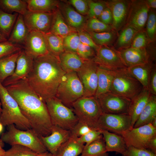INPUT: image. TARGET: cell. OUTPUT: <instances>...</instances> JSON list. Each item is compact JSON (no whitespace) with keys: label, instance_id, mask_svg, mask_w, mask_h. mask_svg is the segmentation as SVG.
<instances>
[{"label":"cell","instance_id":"1","mask_svg":"<svg viewBox=\"0 0 156 156\" xmlns=\"http://www.w3.org/2000/svg\"><path fill=\"white\" fill-rule=\"evenodd\" d=\"M5 87L17 103L34 132L38 137L50 135L53 125L45 102L32 88L27 79Z\"/></svg>","mask_w":156,"mask_h":156},{"label":"cell","instance_id":"2","mask_svg":"<svg viewBox=\"0 0 156 156\" xmlns=\"http://www.w3.org/2000/svg\"><path fill=\"white\" fill-rule=\"evenodd\" d=\"M66 73L60 66L58 57L49 53L34 59L32 68L26 79L36 93L45 101L55 96Z\"/></svg>","mask_w":156,"mask_h":156},{"label":"cell","instance_id":"3","mask_svg":"<svg viewBox=\"0 0 156 156\" xmlns=\"http://www.w3.org/2000/svg\"><path fill=\"white\" fill-rule=\"evenodd\" d=\"M0 100L2 110L0 122L4 126L13 124L20 130L32 129L29 122L22 113L15 100L0 82Z\"/></svg>","mask_w":156,"mask_h":156},{"label":"cell","instance_id":"4","mask_svg":"<svg viewBox=\"0 0 156 156\" xmlns=\"http://www.w3.org/2000/svg\"><path fill=\"white\" fill-rule=\"evenodd\" d=\"M7 131L3 133L1 138L4 142L12 146L19 144L28 147L37 153L47 151L39 137L32 129L23 130L14 125L7 126Z\"/></svg>","mask_w":156,"mask_h":156},{"label":"cell","instance_id":"5","mask_svg":"<svg viewBox=\"0 0 156 156\" xmlns=\"http://www.w3.org/2000/svg\"><path fill=\"white\" fill-rule=\"evenodd\" d=\"M113 70L114 74L110 92L131 100L141 91L142 86L129 72L127 68Z\"/></svg>","mask_w":156,"mask_h":156},{"label":"cell","instance_id":"6","mask_svg":"<svg viewBox=\"0 0 156 156\" xmlns=\"http://www.w3.org/2000/svg\"><path fill=\"white\" fill-rule=\"evenodd\" d=\"M53 125L71 131L78 120L72 109L55 96L45 101Z\"/></svg>","mask_w":156,"mask_h":156},{"label":"cell","instance_id":"7","mask_svg":"<svg viewBox=\"0 0 156 156\" xmlns=\"http://www.w3.org/2000/svg\"><path fill=\"white\" fill-rule=\"evenodd\" d=\"M83 86L77 73L70 72L66 73L62 77L55 97L71 108L73 103L83 97Z\"/></svg>","mask_w":156,"mask_h":156},{"label":"cell","instance_id":"8","mask_svg":"<svg viewBox=\"0 0 156 156\" xmlns=\"http://www.w3.org/2000/svg\"><path fill=\"white\" fill-rule=\"evenodd\" d=\"M71 108L78 121L94 129L102 114L96 98L94 96L82 97L74 102Z\"/></svg>","mask_w":156,"mask_h":156},{"label":"cell","instance_id":"9","mask_svg":"<svg viewBox=\"0 0 156 156\" xmlns=\"http://www.w3.org/2000/svg\"><path fill=\"white\" fill-rule=\"evenodd\" d=\"M132 128L131 119L128 114L102 113L94 129L101 131H107L120 135Z\"/></svg>","mask_w":156,"mask_h":156},{"label":"cell","instance_id":"10","mask_svg":"<svg viewBox=\"0 0 156 156\" xmlns=\"http://www.w3.org/2000/svg\"><path fill=\"white\" fill-rule=\"evenodd\" d=\"M98 66L92 59L85 60L76 72L83 87V97L95 96L97 86Z\"/></svg>","mask_w":156,"mask_h":156},{"label":"cell","instance_id":"11","mask_svg":"<svg viewBox=\"0 0 156 156\" xmlns=\"http://www.w3.org/2000/svg\"><path fill=\"white\" fill-rule=\"evenodd\" d=\"M127 146H131L140 149H146L150 139L156 135V128L151 123L136 128H132L120 135Z\"/></svg>","mask_w":156,"mask_h":156},{"label":"cell","instance_id":"12","mask_svg":"<svg viewBox=\"0 0 156 156\" xmlns=\"http://www.w3.org/2000/svg\"><path fill=\"white\" fill-rule=\"evenodd\" d=\"M102 113L112 114H128L131 100L111 92L96 97Z\"/></svg>","mask_w":156,"mask_h":156},{"label":"cell","instance_id":"13","mask_svg":"<svg viewBox=\"0 0 156 156\" xmlns=\"http://www.w3.org/2000/svg\"><path fill=\"white\" fill-rule=\"evenodd\" d=\"M150 8L146 0L131 1L126 25L139 31L143 30L148 18Z\"/></svg>","mask_w":156,"mask_h":156},{"label":"cell","instance_id":"14","mask_svg":"<svg viewBox=\"0 0 156 156\" xmlns=\"http://www.w3.org/2000/svg\"><path fill=\"white\" fill-rule=\"evenodd\" d=\"M22 46L23 50L34 59L49 53L44 33L29 31Z\"/></svg>","mask_w":156,"mask_h":156},{"label":"cell","instance_id":"15","mask_svg":"<svg viewBox=\"0 0 156 156\" xmlns=\"http://www.w3.org/2000/svg\"><path fill=\"white\" fill-rule=\"evenodd\" d=\"M98 65L111 70L127 68L118 51L108 46H101L92 59Z\"/></svg>","mask_w":156,"mask_h":156},{"label":"cell","instance_id":"16","mask_svg":"<svg viewBox=\"0 0 156 156\" xmlns=\"http://www.w3.org/2000/svg\"><path fill=\"white\" fill-rule=\"evenodd\" d=\"M53 14L28 11L23 17L29 31H35L45 34L50 31Z\"/></svg>","mask_w":156,"mask_h":156},{"label":"cell","instance_id":"17","mask_svg":"<svg viewBox=\"0 0 156 156\" xmlns=\"http://www.w3.org/2000/svg\"><path fill=\"white\" fill-rule=\"evenodd\" d=\"M34 59L22 50L16 63L14 72L6 79L2 83L5 87L21 80L26 79L33 67Z\"/></svg>","mask_w":156,"mask_h":156},{"label":"cell","instance_id":"18","mask_svg":"<svg viewBox=\"0 0 156 156\" xmlns=\"http://www.w3.org/2000/svg\"><path fill=\"white\" fill-rule=\"evenodd\" d=\"M71 133L70 131L53 125L50 135L39 137L47 151L54 155L61 146L68 139Z\"/></svg>","mask_w":156,"mask_h":156},{"label":"cell","instance_id":"19","mask_svg":"<svg viewBox=\"0 0 156 156\" xmlns=\"http://www.w3.org/2000/svg\"><path fill=\"white\" fill-rule=\"evenodd\" d=\"M131 2L124 0H112L106 2L112 13V26L113 30H119L126 22Z\"/></svg>","mask_w":156,"mask_h":156},{"label":"cell","instance_id":"20","mask_svg":"<svg viewBox=\"0 0 156 156\" xmlns=\"http://www.w3.org/2000/svg\"><path fill=\"white\" fill-rule=\"evenodd\" d=\"M117 51L127 68L152 61L149 59L150 54L146 48L129 47Z\"/></svg>","mask_w":156,"mask_h":156},{"label":"cell","instance_id":"21","mask_svg":"<svg viewBox=\"0 0 156 156\" xmlns=\"http://www.w3.org/2000/svg\"><path fill=\"white\" fill-rule=\"evenodd\" d=\"M151 94L148 89L143 88L139 93L131 100L128 114L131 119L132 128L146 105Z\"/></svg>","mask_w":156,"mask_h":156},{"label":"cell","instance_id":"22","mask_svg":"<svg viewBox=\"0 0 156 156\" xmlns=\"http://www.w3.org/2000/svg\"><path fill=\"white\" fill-rule=\"evenodd\" d=\"M58 57L60 66L66 73L76 72L85 61L76 53L65 50Z\"/></svg>","mask_w":156,"mask_h":156},{"label":"cell","instance_id":"23","mask_svg":"<svg viewBox=\"0 0 156 156\" xmlns=\"http://www.w3.org/2000/svg\"><path fill=\"white\" fill-rule=\"evenodd\" d=\"M107 151L115 152L122 155L126 151L127 146L123 137L120 135L107 131H103Z\"/></svg>","mask_w":156,"mask_h":156},{"label":"cell","instance_id":"24","mask_svg":"<svg viewBox=\"0 0 156 156\" xmlns=\"http://www.w3.org/2000/svg\"><path fill=\"white\" fill-rule=\"evenodd\" d=\"M78 138L71 133L69 138L61 146L54 156H77L81 154L84 145L78 141Z\"/></svg>","mask_w":156,"mask_h":156},{"label":"cell","instance_id":"25","mask_svg":"<svg viewBox=\"0 0 156 156\" xmlns=\"http://www.w3.org/2000/svg\"><path fill=\"white\" fill-rule=\"evenodd\" d=\"M113 70L99 65L97 70V86L94 96L97 97L103 94L110 92L114 77Z\"/></svg>","mask_w":156,"mask_h":156},{"label":"cell","instance_id":"26","mask_svg":"<svg viewBox=\"0 0 156 156\" xmlns=\"http://www.w3.org/2000/svg\"><path fill=\"white\" fill-rule=\"evenodd\" d=\"M156 117V96L151 94L148 102L143 109L133 128L150 123Z\"/></svg>","mask_w":156,"mask_h":156},{"label":"cell","instance_id":"27","mask_svg":"<svg viewBox=\"0 0 156 156\" xmlns=\"http://www.w3.org/2000/svg\"><path fill=\"white\" fill-rule=\"evenodd\" d=\"M155 64L152 61L127 68L129 72L142 86L148 89L151 74Z\"/></svg>","mask_w":156,"mask_h":156},{"label":"cell","instance_id":"28","mask_svg":"<svg viewBox=\"0 0 156 156\" xmlns=\"http://www.w3.org/2000/svg\"><path fill=\"white\" fill-rule=\"evenodd\" d=\"M29 31L24 23L23 16L19 14L8 40L21 45L23 44Z\"/></svg>","mask_w":156,"mask_h":156},{"label":"cell","instance_id":"29","mask_svg":"<svg viewBox=\"0 0 156 156\" xmlns=\"http://www.w3.org/2000/svg\"><path fill=\"white\" fill-rule=\"evenodd\" d=\"M21 50L0 58V82L1 83H2L6 79L14 73L17 58Z\"/></svg>","mask_w":156,"mask_h":156},{"label":"cell","instance_id":"30","mask_svg":"<svg viewBox=\"0 0 156 156\" xmlns=\"http://www.w3.org/2000/svg\"><path fill=\"white\" fill-rule=\"evenodd\" d=\"M81 156H108L102 134L98 138L84 146Z\"/></svg>","mask_w":156,"mask_h":156},{"label":"cell","instance_id":"31","mask_svg":"<svg viewBox=\"0 0 156 156\" xmlns=\"http://www.w3.org/2000/svg\"><path fill=\"white\" fill-rule=\"evenodd\" d=\"M28 11L53 13L58 5L57 1L53 0H25Z\"/></svg>","mask_w":156,"mask_h":156},{"label":"cell","instance_id":"32","mask_svg":"<svg viewBox=\"0 0 156 156\" xmlns=\"http://www.w3.org/2000/svg\"><path fill=\"white\" fill-rule=\"evenodd\" d=\"M0 9L8 13H17L23 16L28 11L24 0H0Z\"/></svg>","mask_w":156,"mask_h":156},{"label":"cell","instance_id":"33","mask_svg":"<svg viewBox=\"0 0 156 156\" xmlns=\"http://www.w3.org/2000/svg\"><path fill=\"white\" fill-rule=\"evenodd\" d=\"M64 21L61 14L55 11L53 13L50 32L64 38L70 33L74 32Z\"/></svg>","mask_w":156,"mask_h":156},{"label":"cell","instance_id":"34","mask_svg":"<svg viewBox=\"0 0 156 156\" xmlns=\"http://www.w3.org/2000/svg\"><path fill=\"white\" fill-rule=\"evenodd\" d=\"M18 14H10L0 9V32L7 39L10 36Z\"/></svg>","mask_w":156,"mask_h":156},{"label":"cell","instance_id":"35","mask_svg":"<svg viewBox=\"0 0 156 156\" xmlns=\"http://www.w3.org/2000/svg\"><path fill=\"white\" fill-rule=\"evenodd\" d=\"M49 52L58 57L65 50L62 37L50 32L44 34Z\"/></svg>","mask_w":156,"mask_h":156},{"label":"cell","instance_id":"36","mask_svg":"<svg viewBox=\"0 0 156 156\" xmlns=\"http://www.w3.org/2000/svg\"><path fill=\"white\" fill-rule=\"evenodd\" d=\"M138 31L131 27L126 25L120 33L116 42L118 50L130 47L134 37Z\"/></svg>","mask_w":156,"mask_h":156},{"label":"cell","instance_id":"37","mask_svg":"<svg viewBox=\"0 0 156 156\" xmlns=\"http://www.w3.org/2000/svg\"><path fill=\"white\" fill-rule=\"evenodd\" d=\"M89 34L97 45L108 46L113 42L116 36L113 30L101 32H90Z\"/></svg>","mask_w":156,"mask_h":156},{"label":"cell","instance_id":"38","mask_svg":"<svg viewBox=\"0 0 156 156\" xmlns=\"http://www.w3.org/2000/svg\"><path fill=\"white\" fill-rule=\"evenodd\" d=\"M65 12L67 21L72 27L78 29L83 25L85 21L84 17L72 8L66 7Z\"/></svg>","mask_w":156,"mask_h":156},{"label":"cell","instance_id":"39","mask_svg":"<svg viewBox=\"0 0 156 156\" xmlns=\"http://www.w3.org/2000/svg\"><path fill=\"white\" fill-rule=\"evenodd\" d=\"M37 153L28 147L15 144L5 151L4 156H36Z\"/></svg>","mask_w":156,"mask_h":156},{"label":"cell","instance_id":"40","mask_svg":"<svg viewBox=\"0 0 156 156\" xmlns=\"http://www.w3.org/2000/svg\"><path fill=\"white\" fill-rule=\"evenodd\" d=\"M80 43L78 33L72 32L64 38V50L76 53L77 49Z\"/></svg>","mask_w":156,"mask_h":156},{"label":"cell","instance_id":"41","mask_svg":"<svg viewBox=\"0 0 156 156\" xmlns=\"http://www.w3.org/2000/svg\"><path fill=\"white\" fill-rule=\"evenodd\" d=\"M87 26L90 32H101L113 30L111 25H106L98 18H90L88 20Z\"/></svg>","mask_w":156,"mask_h":156},{"label":"cell","instance_id":"42","mask_svg":"<svg viewBox=\"0 0 156 156\" xmlns=\"http://www.w3.org/2000/svg\"><path fill=\"white\" fill-rule=\"evenodd\" d=\"M145 31L150 42L155 40L156 34V15L154 11H149Z\"/></svg>","mask_w":156,"mask_h":156},{"label":"cell","instance_id":"43","mask_svg":"<svg viewBox=\"0 0 156 156\" xmlns=\"http://www.w3.org/2000/svg\"><path fill=\"white\" fill-rule=\"evenodd\" d=\"M22 46L12 43L8 40L0 42V58L22 50Z\"/></svg>","mask_w":156,"mask_h":156},{"label":"cell","instance_id":"44","mask_svg":"<svg viewBox=\"0 0 156 156\" xmlns=\"http://www.w3.org/2000/svg\"><path fill=\"white\" fill-rule=\"evenodd\" d=\"M150 41L145 31H138L135 34L130 47L138 49L146 48Z\"/></svg>","mask_w":156,"mask_h":156},{"label":"cell","instance_id":"45","mask_svg":"<svg viewBox=\"0 0 156 156\" xmlns=\"http://www.w3.org/2000/svg\"><path fill=\"white\" fill-rule=\"evenodd\" d=\"M107 7L106 2L89 1L88 14L90 18H98Z\"/></svg>","mask_w":156,"mask_h":156},{"label":"cell","instance_id":"46","mask_svg":"<svg viewBox=\"0 0 156 156\" xmlns=\"http://www.w3.org/2000/svg\"><path fill=\"white\" fill-rule=\"evenodd\" d=\"M76 53L84 60L93 59L95 57V50L90 46L81 42L77 49Z\"/></svg>","mask_w":156,"mask_h":156},{"label":"cell","instance_id":"47","mask_svg":"<svg viewBox=\"0 0 156 156\" xmlns=\"http://www.w3.org/2000/svg\"><path fill=\"white\" fill-rule=\"evenodd\" d=\"M122 156H156V154L146 149H140L129 146Z\"/></svg>","mask_w":156,"mask_h":156},{"label":"cell","instance_id":"48","mask_svg":"<svg viewBox=\"0 0 156 156\" xmlns=\"http://www.w3.org/2000/svg\"><path fill=\"white\" fill-rule=\"evenodd\" d=\"M102 133V131L91 129L87 133L78 138V140L80 142L83 144L86 143L85 145H87L99 138Z\"/></svg>","mask_w":156,"mask_h":156},{"label":"cell","instance_id":"49","mask_svg":"<svg viewBox=\"0 0 156 156\" xmlns=\"http://www.w3.org/2000/svg\"><path fill=\"white\" fill-rule=\"evenodd\" d=\"M78 34L81 42L90 46L96 51L99 47L100 46L94 42L89 33L82 31H79Z\"/></svg>","mask_w":156,"mask_h":156},{"label":"cell","instance_id":"50","mask_svg":"<svg viewBox=\"0 0 156 156\" xmlns=\"http://www.w3.org/2000/svg\"><path fill=\"white\" fill-rule=\"evenodd\" d=\"M70 2L81 14L88 13L89 1L83 0H70Z\"/></svg>","mask_w":156,"mask_h":156},{"label":"cell","instance_id":"51","mask_svg":"<svg viewBox=\"0 0 156 156\" xmlns=\"http://www.w3.org/2000/svg\"><path fill=\"white\" fill-rule=\"evenodd\" d=\"M91 129L86 124L78 121L71 131L79 138L87 133Z\"/></svg>","mask_w":156,"mask_h":156},{"label":"cell","instance_id":"52","mask_svg":"<svg viewBox=\"0 0 156 156\" xmlns=\"http://www.w3.org/2000/svg\"><path fill=\"white\" fill-rule=\"evenodd\" d=\"M148 89L151 94L156 96V68L155 65L151 74Z\"/></svg>","mask_w":156,"mask_h":156},{"label":"cell","instance_id":"53","mask_svg":"<svg viewBox=\"0 0 156 156\" xmlns=\"http://www.w3.org/2000/svg\"><path fill=\"white\" fill-rule=\"evenodd\" d=\"M98 19L104 23L112 26L113 18L110 9L107 7H106L102 12Z\"/></svg>","mask_w":156,"mask_h":156},{"label":"cell","instance_id":"54","mask_svg":"<svg viewBox=\"0 0 156 156\" xmlns=\"http://www.w3.org/2000/svg\"><path fill=\"white\" fill-rule=\"evenodd\" d=\"M146 149L156 154V135L152 137L149 141Z\"/></svg>","mask_w":156,"mask_h":156},{"label":"cell","instance_id":"55","mask_svg":"<svg viewBox=\"0 0 156 156\" xmlns=\"http://www.w3.org/2000/svg\"><path fill=\"white\" fill-rule=\"evenodd\" d=\"M148 6L150 8L155 9L156 8V0H146Z\"/></svg>","mask_w":156,"mask_h":156},{"label":"cell","instance_id":"56","mask_svg":"<svg viewBox=\"0 0 156 156\" xmlns=\"http://www.w3.org/2000/svg\"><path fill=\"white\" fill-rule=\"evenodd\" d=\"M4 146V142L0 138V156H4L5 151L3 148Z\"/></svg>","mask_w":156,"mask_h":156},{"label":"cell","instance_id":"57","mask_svg":"<svg viewBox=\"0 0 156 156\" xmlns=\"http://www.w3.org/2000/svg\"><path fill=\"white\" fill-rule=\"evenodd\" d=\"M36 156H54V155L47 151L43 153H38Z\"/></svg>","mask_w":156,"mask_h":156},{"label":"cell","instance_id":"58","mask_svg":"<svg viewBox=\"0 0 156 156\" xmlns=\"http://www.w3.org/2000/svg\"><path fill=\"white\" fill-rule=\"evenodd\" d=\"M8 39L0 32V42L7 41Z\"/></svg>","mask_w":156,"mask_h":156},{"label":"cell","instance_id":"59","mask_svg":"<svg viewBox=\"0 0 156 156\" xmlns=\"http://www.w3.org/2000/svg\"><path fill=\"white\" fill-rule=\"evenodd\" d=\"M150 123L153 127L156 128V117L152 120Z\"/></svg>","mask_w":156,"mask_h":156},{"label":"cell","instance_id":"60","mask_svg":"<svg viewBox=\"0 0 156 156\" xmlns=\"http://www.w3.org/2000/svg\"><path fill=\"white\" fill-rule=\"evenodd\" d=\"M3 125L0 122V133L2 132L3 129Z\"/></svg>","mask_w":156,"mask_h":156},{"label":"cell","instance_id":"61","mask_svg":"<svg viewBox=\"0 0 156 156\" xmlns=\"http://www.w3.org/2000/svg\"><path fill=\"white\" fill-rule=\"evenodd\" d=\"M1 110H2L1 104V102L0 101V115L1 114Z\"/></svg>","mask_w":156,"mask_h":156}]
</instances>
